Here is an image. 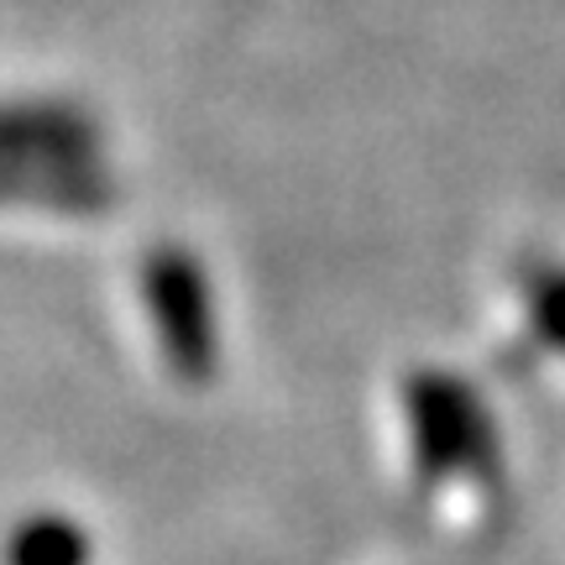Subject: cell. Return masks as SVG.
I'll return each instance as SVG.
<instances>
[{"label":"cell","instance_id":"1","mask_svg":"<svg viewBox=\"0 0 565 565\" xmlns=\"http://www.w3.org/2000/svg\"><path fill=\"white\" fill-rule=\"evenodd\" d=\"M408 445L424 487L450 482H492L498 477V435L487 404L456 372H414L404 387Z\"/></svg>","mask_w":565,"mask_h":565},{"label":"cell","instance_id":"2","mask_svg":"<svg viewBox=\"0 0 565 565\" xmlns=\"http://www.w3.org/2000/svg\"><path fill=\"white\" fill-rule=\"evenodd\" d=\"M141 303L152 315L162 362L189 387H204L221 366V341H215V303H210V278L183 246H158L141 263Z\"/></svg>","mask_w":565,"mask_h":565},{"label":"cell","instance_id":"3","mask_svg":"<svg viewBox=\"0 0 565 565\" xmlns=\"http://www.w3.org/2000/svg\"><path fill=\"white\" fill-rule=\"evenodd\" d=\"M6 565H89V534L74 519H32L11 534Z\"/></svg>","mask_w":565,"mask_h":565},{"label":"cell","instance_id":"4","mask_svg":"<svg viewBox=\"0 0 565 565\" xmlns=\"http://www.w3.org/2000/svg\"><path fill=\"white\" fill-rule=\"evenodd\" d=\"M529 324L550 351H565V267L529 278Z\"/></svg>","mask_w":565,"mask_h":565}]
</instances>
